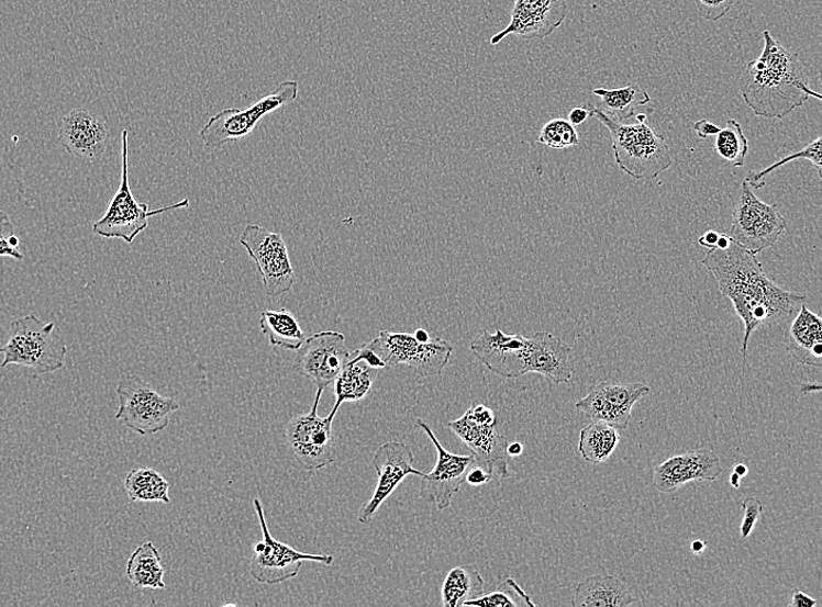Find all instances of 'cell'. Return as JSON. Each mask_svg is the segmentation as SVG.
Instances as JSON below:
<instances>
[{
    "instance_id": "2",
    "label": "cell",
    "mask_w": 822,
    "mask_h": 607,
    "mask_svg": "<svg viewBox=\"0 0 822 607\" xmlns=\"http://www.w3.org/2000/svg\"><path fill=\"white\" fill-rule=\"evenodd\" d=\"M763 41L759 57L747 64L740 79V94L754 114L782 120L811 98L820 101L799 55L782 46L768 30L763 32Z\"/></svg>"
},
{
    "instance_id": "4",
    "label": "cell",
    "mask_w": 822,
    "mask_h": 607,
    "mask_svg": "<svg viewBox=\"0 0 822 607\" xmlns=\"http://www.w3.org/2000/svg\"><path fill=\"white\" fill-rule=\"evenodd\" d=\"M55 328V323H45L34 315L13 321L9 340L0 347V355L4 356L2 368L18 364L36 375L63 370L67 346Z\"/></svg>"
},
{
    "instance_id": "43",
    "label": "cell",
    "mask_w": 822,
    "mask_h": 607,
    "mask_svg": "<svg viewBox=\"0 0 822 607\" xmlns=\"http://www.w3.org/2000/svg\"><path fill=\"white\" fill-rule=\"evenodd\" d=\"M789 606L790 607H814L817 606V600L812 598L811 596L797 591L792 594L791 603L789 604Z\"/></svg>"
},
{
    "instance_id": "21",
    "label": "cell",
    "mask_w": 822,
    "mask_h": 607,
    "mask_svg": "<svg viewBox=\"0 0 822 607\" xmlns=\"http://www.w3.org/2000/svg\"><path fill=\"white\" fill-rule=\"evenodd\" d=\"M497 426L477 425L465 415L447 423L448 429L473 452L475 461L489 467L499 480H503L510 475L509 440L497 430Z\"/></svg>"
},
{
    "instance_id": "23",
    "label": "cell",
    "mask_w": 822,
    "mask_h": 607,
    "mask_svg": "<svg viewBox=\"0 0 822 607\" xmlns=\"http://www.w3.org/2000/svg\"><path fill=\"white\" fill-rule=\"evenodd\" d=\"M788 351L796 363L821 367L822 321L806 303L790 326Z\"/></svg>"
},
{
    "instance_id": "25",
    "label": "cell",
    "mask_w": 822,
    "mask_h": 607,
    "mask_svg": "<svg viewBox=\"0 0 822 607\" xmlns=\"http://www.w3.org/2000/svg\"><path fill=\"white\" fill-rule=\"evenodd\" d=\"M379 370L368 366L365 361L355 358L351 353V359L344 367V370L334 381L335 408H341L344 402L360 401L368 395L374 381L377 380Z\"/></svg>"
},
{
    "instance_id": "7",
    "label": "cell",
    "mask_w": 822,
    "mask_h": 607,
    "mask_svg": "<svg viewBox=\"0 0 822 607\" xmlns=\"http://www.w3.org/2000/svg\"><path fill=\"white\" fill-rule=\"evenodd\" d=\"M116 392L120 407L115 418L142 436L166 429L173 415L181 408L175 397L162 395L135 374L123 376Z\"/></svg>"
},
{
    "instance_id": "18",
    "label": "cell",
    "mask_w": 822,
    "mask_h": 607,
    "mask_svg": "<svg viewBox=\"0 0 822 607\" xmlns=\"http://www.w3.org/2000/svg\"><path fill=\"white\" fill-rule=\"evenodd\" d=\"M529 338L485 330L471 342L474 356L492 373L503 379H516L529 374Z\"/></svg>"
},
{
    "instance_id": "32",
    "label": "cell",
    "mask_w": 822,
    "mask_h": 607,
    "mask_svg": "<svg viewBox=\"0 0 822 607\" xmlns=\"http://www.w3.org/2000/svg\"><path fill=\"white\" fill-rule=\"evenodd\" d=\"M715 150L720 157L732 162L734 168L744 167L746 156L749 154V142L737 121H726L725 126L717 135Z\"/></svg>"
},
{
    "instance_id": "11",
    "label": "cell",
    "mask_w": 822,
    "mask_h": 607,
    "mask_svg": "<svg viewBox=\"0 0 822 607\" xmlns=\"http://www.w3.org/2000/svg\"><path fill=\"white\" fill-rule=\"evenodd\" d=\"M387 367L406 364L422 376L440 375L454 353V346L441 338L421 342L414 335L382 330L368 342Z\"/></svg>"
},
{
    "instance_id": "1",
    "label": "cell",
    "mask_w": 822,
    "mask_h": 607,
    "mask_svg": "<svg viewBox=\"0 0 822 607\" xmlns=\"http://www.w3.org/2000/svg\"><path fill=\"white\" fill-rule=\"evenodd\" d=\"M701 263L714 276L722 297L732 301L743 322L744 361L754 330L789 319L807 301L806 293L785 290L771 281L757 256L734 240L725 249H709Z\"/></svg>"
},
{
    "instance_id": "39",
    "label": "cell",
    "mask_w": 822,
    "mask_h": 607,
    "mask_svg": "<svg viewBox=\"0 0 822 607\" xmlns=\"http://www.w3.org/2000/svg\"><path fill=\"white\" fill-rule=\"evenodd\" d=\"M495 477L496 475L489 467L474 461L470 470L466 473L465 483L475 487H479L491 483Z\"/></svg>"
},
{
    "instance_id": "29",
    "label": "cell",
    "mask_w": 822,
    "mask_h": 607,
    "mask_svg": "<svg viewBox=\"0 0 822 607\" xmlns=\"http://www.w3.org/2000/svg\"><path fill=\"white\" fill-rule=\"evenodd\" d=\"M484 592V580L478 569L464 564L451 570L442 586V606L459 607Z\"/></svg>"
},
{
    "instance_id": "30",
    "label": "cell",
    "mask_w": 822,
    "mask_h": 607,
    "mask_svg": "<svg viewBox=\"0 0 822 607\" xmlns=\"http://www.w3.org/2000/svg\"><path fill=\"white\" fill-rule=\"evenodd\" d=\"M168 490L165 477L149 468L131 470L125 476L124 491L131 502L170 504Z\"/></svg>"
},
{
    "instance_id": "38",
    "label": "cell",
    "mask_w": 822,
    "mask_h": 607,
    "mask_svg": "<svg viewBox=\"0 0 822 607\" xmlns=\"http://www.w3.org/2000/svg\"><path fill=\"white\" fill-rule=\"evenodd\" d=\"M696 3L704 21L718 22L731 11L734 0H696Z\"/></svg>"
},
{
    "instance_id": "42",
    "label": "cell",
    "mask_w": 822,
    "mask_h": 607,
    "mask_svg": "<svg viewBox=\"0 0 822 607\" xmlns=\"http://www.w3.org/2000/svg\"><path fill=\"white\" fill-rule=\"evenodd\" d=\"M590 117V110L585 106H576L570 110L568 121L575 125L584 124Z\"/></svg>"
},
{
    "instance_id": "6",
    "label": "cell",
    "mask_w": 822,
    "mask_h": 607,
    "mask_svg": "<svg viewBox=\"0 0 822 607\" xmlns=\"http://www.w3.org/2000/svg\"><path fill=\"white\" fill-rule=\"evenodd\" d=\"M323 393L324 391L316 390L311 412L293 417L286 428V441L292 461L304 471L324 469L336 459L333 420L340 409L333 407L326 417L318 416Z\"/></svg>"
},
{
    "instance_id": "49",
    "label": "cell",
    "mask_w": 822,
    "mask_h": 607,
    "mask_svg": "<svg viewBox=\"0 0 822 607\" xmlns=\"http://www.w3.org/2000/svg\"><path fill=\"white\" fill-rule=\"evenodd\" d=\"M734 472L738 474L741 477H743L749 470L744 464H737L734 468Z\"/></svg>"
},
{
    "instance_id": "3",
    "label": "cell",
    "mask_w": 822,
    "mask_h": 607,
    "mask_svg": "<svg viewBox=\"0 0 822 607\" xmlns=\"http://www.w3.org/2000/svg\"><path fill=\"white\" fill-rule=\"evenodd\" d=\"M590 117L608 128L616 167L631 178H657L675 161L665 138L654 132L646 121L637 124L614 122L597 108L590 109Z\"/></svg>"
},
{
    "instance_id": "37",
    "label": "cell",
    "mask_w": 822,
    "mask_h": 607,
    "mask_svg": "<svg viewBox=\"0 0 822 607\" xmlns=\"http://www.w3.org/2000/svg\"><path fill=\"white\" fill-rule=\"evenodd\" d=\"M742 509L744 517L741 525V538L746 539L752 536V532L762 517L764 506L757 498H746L742 503Z\"/></svg>"
},
{
    "instance_id": "5",
    "label": "cell",
    "mask_w": 822,
    "mask_h": 607,
    "mask_svg": "<svg viewBox=\"0 0 822 607\" xmlns=\"http://www.w3.org/2000/svg\"><path fill=\"white\" fill-rule=\"evenodd\" d=\"M297 81L280 82L271 94L262 98L246 109H224L206 123L199 134L203 144L210 149H220L224 144L247 137L262 119L277 112L280 108L298 99Z\"/></svg>"
},
{
    "instance_id": "8",
    "label": "cell",
    "mask_w": 822,
    "mask_h": 607,
    "mask_svg": "<svg viewBox=\"0 0 822 607\" xmlns=\"http://www.w3.org/2000/svg\"><path fill=\"white\" fill-rule=\"evenodd\" d=\"M127 131L122 132V176L120 188L110 201L104 215L92 226L93 233L105 238H121L133 244L135 238L148 226V218L190 206V200L184 199L173 206L149 211L146 204H140L129 186Z\"/></svg>"
},
{
    "instance_id": "16",
    "label": "cell",
    "mask_w": 822,
    "mask_h": 607,
    "mask_svg": "<svg viewBox=\"0 0 822 607\" xmlns=\"http://www.w3.org/2000/svg\"><path fill=\"white\" fill-rule=\"evenodd\" d=\"M414 461L413 450L401 441H388L378 449L371 461L378 473V485L370 501L359 512L360 524H369L376 517L382 504L408 475L424 474L414 467Z\"/></svg>"
},
{
    "instance_id": "44",
    "label": "cell",
    "mask_w": 822,
    "mask_h": 607,
    "mask_svg": "<svg viewBox=\"0 0 822 607\" xmlns=\"http://www.w3.org/2000/svg\"><path fill=\"white\" fill-rule=\"evenodd\" d=\"M720 234L721 233H719L717 231L710 229V231L706 232L699 238L698 243H699V245L701 247H704L707 249H714V248H717V245H718V241H719V238H720Z\"/></svg>"
},
{
    "instance_id": "10",
    "label": "cell",
    "mask_w": 822,
    "mask_h": 607,
    "mask_svg": "<svg viewBox=\"0 0 822 607\" xmlns=\"http://www.w3.org/2000/svg\"><path fill=\"white\" fill-rule=\"evenodd\" d=\"M254 508L262 530V540L253 546L251 559V575L262 584H279L295 578L301 572L304 562H316L331 565V555L307 554L298 551L285 542L277 541L268 528L265 508L258 498L254 499Z\"/></svg>"
},
{
    "instance_id": "20",
    "label": "cell",
    "mask_w": 822,
    "mask_h": 607,
    "mask_svg": "<svg viewBox=\"0 0 822 607\" xmlns=\"http://www.w3.org/2000/svg\"><path fill=\"white\" fill-rule=\"evenodd\" d=\"M722 473L719 456L707 449L670 457L653 470V485L659 492L673 493L691 482H715Z\"/></svg>"
},
{
    "instance_id": "14",
    "label": "cell",
    "mask_w": 822,
    "mask_h": 607,
    "mask_svg": "<svg viewBox=\"0 0 822 607\" xmlns=\"http://www.w3.org/2000/svg\"><path fill=\"white\" fill-rule=\"evenodd\" d=\"M651 389L641 382H600L591 385L588 394L575 407L592 421H604L616 430H626L635 403L647 396Z\"/></svg>"
},
{
    "instance_id": "9",
    "label": "cell",
    "mask_w": 822,
    "mask_h": 607,
    "mask_svg": "<svg viewBox=\"0 0 822 607\" xmlns=\"http://www.w3.org/2000/svg\"><path fill=\"white\" fill-rule=\"evenodd\" d=\"M787 229V220L776 205L765 204L745 180L738 191L729 236L741 247L757 255L773 248Z\"/></svg>"
},
{
    "instance_id": "47",
    "label": "cell",
    "mask_w": 822,
    "mask_h": 607,
    "mask_svg": "<svg viewBox=\"0 0 822 607\" xmlns=\"http://www.w3.org/2000/svg\"><path fill=\"white\" fill-rule=\"evenodd\" d=\"M704 549H706V542L702 540H695L690 544L691 553H695V554H702Z\"/></svg>"
},
{
    "instance_id": "19",
    "label": "cell",
    "mask_w": 822,
    "mask_h": 607,
    "mask_svg": "<svg viewBox=\"0 0 822 607\" xmlns=\"http://www.w3.org/2000/svg\"><path fill=\"white\" fill-rule=\"evenodd\" d=\"M59 140L67 153L84 160H97L107 151L110 131L107 120L86 108H77L59 123Z\"/></svg>"
},
{
    "instance_id": "36",
    "label": "cell",
    "mask_w": 822,
    "mask_h": 607,
    "mask_svg": "<svg viewBox=\"0 0 822 607\" xmlns=\"http://www.w3.org/2000/svg\"><path fill=\"white\" fill-rule=\"evenodd\" d=\"M19 246L21 241L15 235L10 215L5 211H0V257L23 261L24 255L19 250Z\"/></svg>"
},
{
    "instance_id": "51",
    "label": "cell",
    "mask_w": 822,
    "mask_h": 607,
    "mask_svg": "<svg viewBox=\"0 0 822 607\" xmlns=\"http://www.w3.org/2000/svg\"><path fill=\"white\" fill-rule=\"evenodd\" d=\"M635 117H637V120H638L640 122H644V121H646V116H645V114H641V115H637V116H635Z\"/></svg>"
},
{
    "instance_id": "15",
    "label": "cell",
    "mask_w": 822,
    "mask_h": 607,
    "mask_svg": "<svg viewBox=\"0 0 822 607\" xmlns=\"http://www.w3.org/2000/svg\"><path fill=\"white\" fill-rule=\"evenodd\" d=\"M416 425L433 441L437 450L434 470L421 476V495L424 501L434 504L438 510H444L452 506L454 495L465 483L466 473L470 470L475 458L473 454L462 456L448 452L424 420L418 419Z\"/></svg>"
},
{
    "instance_id": "31",
    "label": "cell",
    "mask_w": 822,
    "mask_h": 607,
    "mask_svg": "<svg viewBox=\"0 0 822 607\" xmlns=\"http://www.w3.org/2000/svg\"><path fill=\"white\" fill-rule=\"evenodd\" d=\"M619 443V430L604 421H592L579 435L578 450L587 462L601 464L608 461Z\"/></svg>"
},
{
    "instance_id": "34",
    "label": "cell",
    "mask_w": 822,
    "mask_h": 607,
    "mask_svg": "<svg viewBox=\"0 0 822 607\" xmlns=\"http://www.w3.org/2000/svg\"><path fill=\"white\" fill-rule=\"evenodd\" d=\"M822 138L819 136L813 142L808 144L803 149L793 153L789 155L788 157H785L777 162H774L770 165L769 168H766L762 171H752L747 173L745 181L749 183V186L755 190H762L766 186V177H768L771 172H774L777 169H780L784 167V165H787L793 160L797 159H807L811 161L813 167L815 168L818 176L822 177Z\"/></svg>"
},
{
    "instance_id": "40",
    "label": "cell",
    "mask_w": 822,
    "mask_h": 607,
    "mask_svg": "<svg viewBox=\"0 0 822 607\" xmlns=\"http://www.w3.org/2000/svg\"><path fill=\"white\" fill-rule=\"evenodd\" d=\"M464 415L480 426L498 425L493 411L484 406V404L481 403L473 404V406L467 409Z\"/></svg>"
},
{
    "instance_id": "46",
    "label": "cell",
    "mask_w": 822,
    "mask_h": 607,
    "mask_svg": "<svg viewBox=\"0 0 822 607\" xmlns=\"http://www.w3.org/2000/svg\"><path fill=\"white\" fill-rule=\"evenodd\" d=\"M820 391H821V385L819 382H815V383L807 382V383L801 384L802 394H808L811 392H820Z\"/></svg>"
},
{
    "instance_id": "41",
    "label": "cell",
    "mask_w": 822,
    "mask_h": 607,
    "mask_svg": "<svg viewBox=\"0 0 822 607\" xmlns=\"http://www.w3.org/2000/svg\"><path fill=\"white\" fill-rule=\"evenodd\" d=\"M695 132L697 133L698 137L701 139H707L708 137L717 136L721 128L713 122H710L708 120H701L695 123L693 125Z\"/></svg>"
},
{
    "instance_id": "48",
    "label": "cell",
    "mask_w": 822,
    "mask_h": 607,
    "mask_svg": "<svg viewBox=\"0 0 822 607\" xmlns=\"http://www.w3.org/2000/svg\"><path fill=\"white\" fill-rule=\"evenodd\" d=\"M414 336L421 342H426L430 339V336L424 328L416 329Z\"/></svg>"
},
{
    "instance_id": "22",
    "label": "cell",
    "mask_w": 822,
    "mask_h": 607,
    "mask_svg": "<svg viewBox=\"0 0 822 607\" xmlns=\"http://www.w3.org/2000/svg\"><path fill=\"white\" fill-rule=\"evenodd\" d=\"M529 373L545 376L553 383H568L575 372L570 361L571 347L548 333H537L529 338Z\"/></svg>"
},
{
    "instance_id": "27",
    "label": "cell",
    "mask_w": 822,
    "mask_h": 607,
    "mask_svg": "<svg viewBox=\"0 0 822 607\" xmlns=\"http://www.w3.org/2000/svg\"><path fill=\"white\" fill-rule=\"evenodd\" d=\"M592 94L601 99L598 110L619 123L635 116V110L649 103L651 98L638 85L630 83L619 89L597 88Z\"/></svg>"
},
{
    "instance_id": "24",
    "label": "cell",
    "mask_w": 822,
    "mask_h": 607,
    "mask_svg": "<svg viewBox=\"0 0 822 607\" xmlns=\"http://www.w3.org/2000/svg\"><path fill=\"white\" fill-rule=\"evenodd\" d=\"M637 602L629 587L611 575H596L586 578L576 587L574 607H624Z\"/></svg>"
},
{
    "instance_id": "13",
    "label": "cell",
    "mask_w": 822,
    "mask_h": 607,
    "mask_svg": "<svg viewBox=\"0 0 822 607\" xmlns=\"http://www.w3.org/2000/svg\"><path fill=\"white\" fill-rule=\"evenodd\" d=\"M295 371L325 391L340 376L351 359L345 336L324 330L307 338L297 351Z\"/></svg>"
},
{
    "instance_id": "17",
    "label": "cell",
    "mask_w": 822,
    "mask_h": 607,
    "mask_svg": "<svg viewBox=\"0 0 822 607\" xmlns=\"http://www.w3.org/2000/svg\"><path fill=\"white\" fill-rule=\"evenodd\" d=\"M567 14V0H514L510 24L492 36L491 45L497 46L509 35L545 40L564 24Z\"/></svg>"
},
{
    "instance_id": "45",
    "label": "cell",
    "mask_w": 822,
    "mask_h": 607,
    "mask_svg": "<svg viewBox=\"0 0 822 607\" xmlns=\"http://www.w3.org/2000/svg\"><path fill=\"white\" fill-rule=\"evenodd\" d=\"M523 452V446L520 443V441H513V443H509L508 447V454L510 457H518L521 456Z\"/></svg>"
},
{
    "instance_id": "35",
    "label": "cell",
    "mask_w": 822,
    "mask_h": 607,
    "mask_svg": "<svg viewBox=\"0 0 822 607\" xmlns=\"http://www.w3.org/2000/svg\"><path fill=\"white\" fill-rule=\"evenodd\" d=\"M537 142L551 149L566 150L579 144V136L568 120L555 119L542 127Z\"/></svg>"
},
{
    "instance_id": "50",
    "label": "cell",
    "mask_w": 822,
    "mask_h": 607,
    "mask_svg": "<svg viewBox=\"0 0 822 607\" xmlns=\"http://www.w3.org/2000/svg\"><path fill=\"white\" fill-rule=\"evenodd\" d=\"M741 480H742V477H741V476H740L738 474H736V473L734 472V473L732 474V476H731V484H732V486H733L734 488H738V487H740V485H741Z\"/></svg>"
},
{
    "instance_id": "28",
    "label": "cell",
    "mask_w": 822,
    "mask_h": 607,
    "mask_svg": "<svg viewBox=\"0 0 822 607\" xmlns=\"http://www.w3.org/2000/svg\"><path fill=\"white\" fill-rule=\"evenodd\" d=\"M126 576L138 588H165L164 567L158 549L153 542L137 547L126 564Z\"/></svg>"
},
{
    "instance_id": "33",
    "label": "cell",
    "mask_w": 822,
    "mask_h": 607,
    "mask_svg": "<svg viewBox=\"0 0 822 607\" xmlns=\"http://www.w3.org/2000/svg\"><path fill=\"white\" fill-rule=\"evenodd\" d=\"M464 606L533 607L535 604L513 578H507L497 586L495 592L486 595L481 594L477 598L466 602Z\"/></svg>"
},
{
    "instance_id": "12",
    "label": "cell",
    "mask_w": 822,
    "mask_h": 607,
    "mask_svg": "<svg viewBox=\"0 0 822 607\" xmlns=\"http://www.w3.org/2000/svg\"><path fill=\"white\" fill-rule=\"evenodd\" d=\"M240 244L255 262L269 297H279L292 289L296 274L285 238L258 225H249Z\"/></svg>"
},
{
    "instance_id": "26",
    "label": "cell",
    "mask_w": 822,
    "mask_h": 607,
    "mask_svg": "<svg viewBox=\"0 0 822 607\" xmlns=\"http://www.w3.org/2000/svg\"><path fill=\"white\" fill-rule=\"evenodd\" d=\"M259 327L273 346L288 351H298L307 340L301 325L287 308L262 312Z\"/></svg>"
}]
</instances>
